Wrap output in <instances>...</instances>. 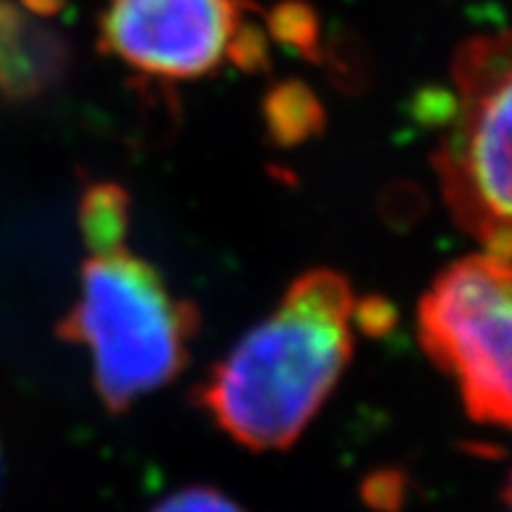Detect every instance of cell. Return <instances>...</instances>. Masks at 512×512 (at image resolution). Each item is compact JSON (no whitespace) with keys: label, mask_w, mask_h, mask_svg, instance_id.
Masks as SVG:
<instances>
[{"label":"cell","mask_w":512,"mask_h":512,"mask_svg":"<svg viewBox=\"0 0 512 512\" xmlns=\"http://www.w3.org/2000/svg\"><path fill=\"white\" fill-rule=\"evenodd\" d=\"M270 29L290 45L309 48L317 40V14L301 0H288L270 14Z\"/></svg>","instance_id":"cell-8"},{"label":"cell","mask_w":512,"mask_h":512,"mask_svg":"<svg viewBox=\"0 0 512 512\" xmlns=\"http://www.w3.org/2000/svg\"><path fill=\"white\" fill-rule=\"evenodd\" d=\"M364 502L377 512H398L405 499V479L395 471L371 473L364 481Z\"/></svg>","instance_id":"cell-10"},{"label":"cell","mask_w":512,"mask_h":512,"mask_svg":"<svg viewBox=\"0 0 512 512\" xmlns=\"http://www.w3.org/2000/svg\"><path fill=\"white\" fill-rule=\"evenodd\" d=\"M149 512H246L228 494L209 486H189L157 502Z\"/></svg>","instance_id":"cell-9"},{"label":"cell","mask_w":512,"mask_h":512,"mask_svg":"<svg viewBox=\"0 0 512 512\" xmlns=\"http://www.w3.org/2000/svg\"><path fill=\"white\" fill-rule=\"evenodd\" d=\"M322 110L309 89L301 84L277 87L267 100V123L280 142L304 139L311 128L319 126Z\"/></svg>","instance_id":"cell-7"},{"label":"cell","mask_w":512,"mask_h":512,"mask_svg":"<svg viewBox=\"0 0 512 512\" xmlns=\"http://www.w3.org/2000/svg\"><path fill=\"white\" fill-rule=\"evenodd\" d=\"M0 486H3V450H0Z\"/></svg>","instance_id":"cell-11"},{"label":"cell","mask_w":512,"mask_h":512,"mask_svg":"<svg viewBox=\"0 0 512 512\" xmlns=\"http://www.w3.org/2000/svg\"><path fill=\"white\" fill-rule=\"evenodd\" d=\"M356 296L335 270H309L199 387V405L254 452L288 450L353 356Z\"/></svg>","instance_id":"cell-1"},{"label":"cell","mask_w":512,"mask_h":512,"mask_svg":"<svg viewBox=\"0 0 512 512\" xmlns=\"http://www.w3.org/2000/svg\"><path fill=\"white\" fill-rule=\"evenodd\" d=\"M87 249L79 296L58 322V337L87 348L97 395L110 413H123L181 374L199 314L128 251L126 238Z\"/></svg>","instance_id":"cell-2"},{"label":"cell","mask_w":512,"mask_h":512,"mask_svg":"<svg viewBox=\"0 0 512 512\" xmlns=\"http://www.w3.org/2000/svg\"><path fill=\"white\" fill-rule=\"evenodd\" d=\"M53 11L27 0H0V97L32 102L50 95L71 71L74 48Z\"/></svg>","instance_id":"cell-6"},{"label":"cell","mask_w":512,"mask_h":512,"mask_svg":"<svg viewBox=\"0 0 512 512\" xmlns=\"http://www.w3.org/2000/svg\"><path fill=\"white\" fill-rule=\"evenodd\" d=\"M254 11L246 0H108L100 45L155 79H202L225 61L259 68L267 48Z\"/></svg>","instance_id":"cell-5"},{"label":"cell","mask_w":512,"mask_h":512,"mask_svg":"<svg viewBox=\"0 0 512 512\" xmlns=\"http://www.w3.org/2000/svg\"><path fill=\"white\" fill-rule=\"evenodd\" d=\"M458 118L434 155L455 223L510 259L512 68L505 32L465 40L452 61Z\"/></svg>","instance_id":"cell-3"},{"label":"cell","mask_w":512,"mask_h":512,"mask_svg":"<svg viewBox=\"0 0 512 512\" xmlns=\"http://www.w3.org/2000/svg\"><path fill=\"white\" fill-rule=\"evenodd\" d=\"M418 337L445 369L465 411L486 426H510L512 277L510 259L463 256L439 272L418 304Z\"/></svg>","instance_id":"cell-4"}]
</instances>
